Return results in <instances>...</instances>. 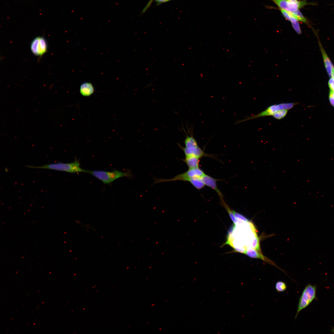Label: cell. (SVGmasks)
I'll return each instance as SVG.
<instances>
[{
  "label": "cell",
  "instance_id": "obj_16",
  "mask_svg": "<svg viewBox=\"0 0 334 334\" xmlns=\"http://www.w3.org/2000/svg\"><path fill=\"white\" fill-rule=\"evenodd\" d=\"M221 204L226 209L229 215L234 224L237 223L238 220L234 216L232 210H231L229 207L224 201L223 198L220 199Z\"/></svg>",
  "mask_w": 334,
  "mask_h": 334
},
{
  "label": "cell",
  "instance_id": "obj_5",
  "mask_svg": "<svg viewBox=\"0 0 334 334\" xmlns=\"http://www.w3.org/2000/svg\"><path fill=\"white\" fill-rule=\"evenodd\" d=\"M276 4L278 9L293 12L308 5H314L315 3L309 2L306 0H271Z\"/></svg>",
  "mask_w": 334,
  "mask_h": 334
},
{
  "label": "cell",
  "instance_id": "obj_17",
  "mask_svg": "<svg viewBox=\"0 0 334 334\" xmlns=\"http://www.w3.org/2000/svg\"><path fill=\"white\" fill-rule=\"evenodd\" d=\"M275 288L277 292H284L286 290L287 286L285 282L282 281H278L275 284Z\"/></svg>",
  "mask_w": 334,
  "mask_h": 334
},
{
  "label": "cell",
  "instance_id": "obj_12",
  "mask_svg": "<svg viewBox=\"0 0 334 334\" xmlns=\"http://www.w3.org/2000/svg\"><path fill=\"white\" fill-rule=\"evenodd\" d=\"M325 68L329 76L331 77L334 66L320 44H319Z\"/></svg>",
  "mask_w": 334,
  "mask_h": 334
},
{
  "label": "cell",
  "instance_id": "obj_18",
  "mask_svg": "<svg viewBox=\"0 0 334 334\" xmlns=\"http://www.w3.org/2000/svg\"><path fill=\"white\" fill-rule=\"evenodd\" d=\"M287 109H280L272 115L273 117L277 120H280L284 118L287 115L288 111Z\"/></svg>",
  "mask_w": 334,
  "mask_h": 334
},
{
  "label": "cell",
  "instance_id": "obj_13",
  "mask_svg": "<svg viewBox=\"0 0 334 334\" xmlns=\"http://www.w3.org/2000/svg\"><path fill=\"white\" fill-rule=\"evenodd\" d=\"M199 158L193 156H185L183 161L186 164L189 169L199 167Z\"/></svg>",
  "mask_w": 334,
  "mask_h": 334
},
{
  "label": "cell",
  "instance_id": "obj_20",
  "mask_svg": "<svg viewBox=\"0 0 334 334\" xmlns=\"http://www.w3.org/2000/svg\"><path fill=\"white\" fill-rule=\"evenodd\" d=\"M233 214L235 217V218H237L238 220L243 221L244 222H249L250 221L248 220L246 217L243 216L240 213H239L234 210H232Z\"/></svg>",
  "mask_w": 334,
  "mask_h": 334
},
{
  "label": "cell",
  "instance_id": "obj_7",
  "mask_svg": "<svg viewBox=\"0 0 334 334\" xmlns=\"http://www.w3.org/2000/svg\"><path fill=\"white\" fill-rule=\"evenodd\" d=\"M297 102L284 103L272 105L264 111L254 116L238 121V123L259 118L272 116L276 112L281 109H290L297 104Z\"/></svg>",
  "mask_w": 334,
  "mask_h": 334
},
{
  "label": "cell",
  "instance_id": "obj_22",
  "mask_svg": "<svg viewBox=\"0 0 334 334\" xmlns=\"http://www.w3.org/2000/svg\"><path fill=\"white\" fill-rule=\"evenodd\" d=\"M328 85L330 90L334 91V79L332 77L329 80Z\"/></svg>",
  "mask_w": 334,
  "mask_h": 334
},
{
  "label": "cell",
  "instance_id": "obj_24",
  "mask_svg": "<svg viewBox=\"0 0 334 334\" xmlns=\"http://www.w3.org/2000/svg\"><path fill=\"white\" fill-rule=\"evenodd\" d=\"M329 92L331 94L333 97L334 98V91L330 90Z\"/></svg>",
  "mask_w": 334,
  "mask_h": 334
},
{
  "label": "cell",
  "instance_id": "obj_26",
  "mask_svg": "<svg viewBox=\"0 0 334 334\" xmlns=\"http://www.w3.org/2000/svg\"><path fill=\"white\" fill-rule=\"evenodd\" d=\"M331 332L332 333H334V328H332L331 330Z\"/></svg>",
  "mask_w": 334,
  "mask_h": 334
},
{
  "label": "cell",
  "instance_id": "obj_4",
  "mask_svg": "<svg viewBox=\"0 0 334 334\" xmlns=\"http://www.w3.org/2000/svg\"><path fill=\"white\" fill-rule=\"evenodd\" d=\"M316 292L315 285L309 284L306 286L299 300L295 319L297 318L300 312L307 307L316 298Z\"/></svg>",
  "mask_w": 334,
  "mask_h": 334
},
{
  "label": "cell",
  "instance_id": "obj_9",
  "mask_svg": "<svg viewBox=\"0 0 334 334\" xmlns=\"http://www.w3.org/2000/svg\"><path fill=\"white\" fill-rule=\"evenodd\" d=\"M257 251V250H255L250 248H248L246 250L245 254L250 258L260 259L276 267L284 272V271L277 266L273 262L263 255L261 253L258 252Z\"/></svg>",
  "mask_w": 334,
  "mask_h": 334
},
{
  "label": "cell",
  "instance_id": "obj_19",
  "mask_svg": "<svg viewBox=\"0 0 334 334\" xmlns=\"http://www.w3.org/2000/svg\"><path fill=\"white\" fill-rule=\"evenodd\" d=\"M170 0H150L146 6L143 10L142 13H143L146 11L153 1L155 2L156 4V5H158L163 3L168 2Z\"/></svg>",
  "mask_w": 334,
  "mask_h": 334
},
{
  "label": "cell",
  "instance_id": "obj_6",
  "mask_svg": "<svg viewBox=\"0 0 334 334\" xmlns=\"http://www.w3.org/2000/svg\"><path fill=\"white\" fill-rule=\"evenodd\" d=\"M205 174L204 171L199 167L189 169L186 172L176 175L173 178L169 179H163L155 178L154 183H157L162 182L182 181L188 182L191 178L196 177H202Z\"/></svg>",
  "mask_w": 334,
  "mask_h": 334
},
{
  "label": "cell",
  "instance_id": "obj_2",
  "mask_svg": "<svg viewBox=\"0 0 334 334\" xmlns=\"http://www.w3.org/2000/svg\"><path fill=\"white\" fill-rule=\"evenodd\" d=\"M28 167L32 168L46 169L65 172L71 173H86V170L82 169L79 161L75 160L71 163L58 162L44 165L41 166L28 165Z\"/></svg>",
  "mask_w": 334,
  "mask_h": 334
},
{
  "label": "cell",
  "instance_id": "obj_3",
  "mask_svg": "<svg viewBox=\"0 0 334 334\" xmlns=\"http://www.w3.org/2000/svg\"><path fill=\"white\" fill-rule=\"evenodd\" d=\"M88 173L101 181L104 184H110L116 180L123 177L131 178L132 174L130 171L122 172L118 170L107 171L100 170H87Z\"/></svg>",
  "mask_w": 334,
  "mask_h": 334
},
{
  "label": "cell",
  "instance_id": "obj_1",
  "mask_svg": "<svg viewBox=\"0 0 334 334\" xmlns=\"http://www.w3.org/2000/svg\"><path fill=\"white\" fill-rule=\"evenodd\" d=\"M189 134L186 133L184 141L185 147L179 145L183 151L185 156H193L199 159L203 157H213V155L206 153L198 145L196 139L194 137L193 131H190Z\"/></svg>",
  "mask_w": 334,
  "mask_h": 334
},
{
  "label": "cell",
  "instance_id": "obj_10",
  "mask_svg": "<svg viewBox=\"0 0 334 334\" xmlns=\"http://www.w3.org/2000/svg\"><path fill=\"white\" fill-rule=\"evenodd\" d=\"M202 179L205 186H208L214 190L218 195L220 199L223 198L222 194L218 188L217 185V182L219 180L205 174L202 177Z\"/></svg>",
  "mask_w": 334,
  "mask_h": 334
},
{
  "label": "cell",
  "instance_id": "obj_11",
  "mask_svg": "<svg viewBox=\"0 0 334 334\" xmlns=\"http://www.w3.org/2000/svg\"><path fill=\"white\" fill-rule=\"evenodd\" d=\"M94 91L93 85L89 82L82 83L79 88V92L82 95L84 96H88L92 95Z\"/></svg>",
  "mask_w": 334,
  "mask_h": 334
},
{
  "label": "cell",
  "instance_id": "obj_23",
  "mask_svg": "<svg viewBox=\"0 0 334 334\" xmlns=\"http://www.w3.org/2000/svg\"><path fill=\"white\" fill-rule=\"evenodd\" d=\"M329 100L331 105L334 107V98L333 97L331 94L329 92Z\"/></svg>",
  "mask_w": 334,
  "mask_h": 334
},
{
  "label": "cell",
  "instance_id": "obj_8",
  "mask_svg": "<svg viewBox=\"0 0 334 334\" xmlns=\"http://www.w3.org/2000/svg\"><path fill=\"white\" fill-rule=\"evenodd\" d=\"M47 44L45 39L42 36H37L32 41L30 49L32 53L37 56H42L47 51Z\"/></svg>",
  "mask_w": 334,
  "mask_h": 334
},
{
  "label": "cell",
  "instance_id": "obj_14",
  "mask_svg": "<svg viewBox=\"0 0 334 334\" xmlns=\"http://www.w3.org/2000/svg\"><path fill=\"white\" fill-rule=\"evenodd\" d=\"M191 183L196 189L200 190L203 188L205 185L202 177H196L191 178L189 181Z\"/></svg>",
  "mask_w": 334,
  "mask_h": 334
},
{
  "label": "cell",
  "instance_id": "obj_15",
  "mask_svg": "<svg viewBox=\"0 0 334 334\" xmlns=\"http://www.w3.org/2000/svg\"><path fill=\"white\" fill-rule=\"evenodd\" d=\"M292 15L296 18L299 21L302 22L307 24H309V22L306 18L305 17L299 10L293 12H290Z\"/></svg>",
  "mask_w": 334,
  "mask_h": 334
},
{
  "label": "cell",
  "instance_id": "obj_21",
  "mask_svg": "<svg viewBox=\"0 0 334 334\" xmlns=\"http://www.w3.org/2000/svg\"><path fill=\"white\" fill-rule=\"evenodd\" d=\"M291 24L292 27L296 32L299 34H301V30L298 21Z\"/></svg>",
  "mask_w": 334,
  "mask_h": 334
},
{
  "label": "cell",
  "instance_id": "obj_25",
  "mask_svg": "<svg viewBox=\"0 0 334 334\" xmlns=\"http://www.w3.org/2000/svg\"><path fill=\"white\" fill-rule=\"evenodd\" d=\"M332 78L334 79V67L332 70Z\"/></svg>",
  "mask_w": 334,
  "mask_h": 334
}]
</instances>
